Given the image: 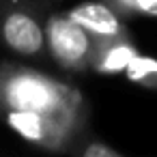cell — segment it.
<instances>
[{
  "label": "cell",
  "instance_id": "obj_9",
  "mask_svg": "<svg viewBox=\"0 0 157 157\" xmlns=\"http://www.w3.org/2000/svg\"><path fill=\"white\" fill-rule=\"evenodd\" d=\"M73 153H78L82 157H121V151H116L114 146H110L97 138L84 142L80 148H73Z\"/></svg>",
  "mask_w": 157,
  "mask_h": 157
},
{
  "label": "cell",
  "instance_id": "obj_4",
  "mask_svg": "<svg viewBox=\"0 0 157 157\" xmlns=\"http://www.w3.org/2000/svg\"><path fill=\"white\" fill-rule=\"evenodd\" d=\"M0 118L30 144L56 153H71V148L84 133V129L63 118L30 110H2Z\"/></svg>",
  "mask_w": 157,
  "mask_h": 157
},
{
  "label": "cell",
  "instance_id": "obj_6",
  "mask_svg": "<svg viewBox=\"0 0 157 157\" xmlns=\"http://www.w3.org/2000/svg\"><path fill=\"white\" fill-rule=\"evenodd\" d=\"M140 52H138L131 35L108 39V41H95L93 58H90V69L95 73H101V75L123 73L127 69V65Z\"/></svg>",
  "mask_w": 157,
  "mask_h": 157
},
{
  "label": "cell",
  "instance_id": "obj_8",
  "mask_svg": "<svg viewBox=\"0 0 157 157\" xmlns=\"http://www.w3.org/2000/svg\"><path fill=\"white\" fill-rule=\"evenodd\" d=\"M110 5L123 20L133 17H151L157 20V0H101Z\"/></svg>",
  "mask_w": 157,
  "mask_h": 157
},
{
  "label": "cell",
  "instance_id": "obj_7",
  "mask_svg": "<svg viewBox=\"0 0 157 157\" xmlns=\"http://www.w3.org/2000/svg\"><path fill=\"white\" fill-rule=\"evenodd\" d=\"M125 73L133 84H140L142 88H148V90H157V58L138 54L127 65Z\"/></svg>",
  "mask_w": 157,
  "mask_h": 157
},
{
  "label": "cell",
  "instance_id": "obj_10",
  "mask_svg": "<svg viewBox=\"0 0 157 157\" xmlns=\"http://www.w3.org/2000/svg\"><path fill=\"white\" fill-rule=\"evenodd\" d=\"M20 2H24V5H30V7L39 9V11H43V9H48L50 0H20Z\"/></svg>",
  "mask_w": 157,
  "mask_h": 157
},
{
  "label": "cell",
  "instance_id": "obj_1",
  "mask_svg": "<svg viewBox=\"0 0 157 157\" xmlns=\"http://www.w3.org/2000/svg\"><path fill=\"white\" fill-rule=\"evenodd\" d=\"M2 110L50 114L84 131L88 125V103L78 88L11 60L0 63V114Z\"/></svg>",
  "mask_w": 157,
  "mask_h": 157
},
{
  "label": "cell",
  "instance_id": "obj_2",
  "mask_svg": "<svg viewBox=\"0 0 157 157\" xmlns=\"http://www.w3.org/2000/svg\"><path fill=\"white\" fill-rule=\"evenodd\" d=\"M0 43L13 54L43 58L48 43L41 11L20 0H0Z\"/></svg>",
  "mask_w": 157,
  "mask_h": 157
},
{
  "label": "cell",
  "instance_id": "obj_5",
  "mask_svg": "<svg viewBox=\"0 0 157 157\" xmlns=\"http://www.w3.org/2000/svg\"><path fill=\"white\" fill-rule=\"evenodd\" d=\"M67 15L78 22L93 41H108L116 37H127L129 30L125 26V20L105 2L101 0H90V2H80L67 11Z\"/></svg>",
  "mask_w": 157,
  "mask_h": 157
},
{
  "label": "cell",
  "instance_id": "obj_3",
  "mask_svg": "<svg viewBox=\"0 0 157 157\" xmlns=\"http://www.w3.org/2000/svg\"><path fill=\"white\" fill-rule=\"evenodd\" d=\"M43 26L48 54L60 69L69 73H84L90 69L95 41L78 22H73L67 13H50Z\"/></svg>",
  "mask_w": 157,
  "mask_h": 157
}]
</instances>
